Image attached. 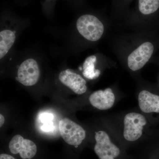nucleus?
Segmentation results:
<instances>
[{"mask_svg": "<svg viewBox=\"0 0 159 159\" xmlns=\"http://www.w3.org/2000/svg\"><path fill=\"white\" fill-rule=\"evenodd\" d=\"M40 74V71L36 61L29 58L24 61L20 66L16 79L23 85L31 86L37 83Z\"/></svg>", "mask_w": 159, "mask_h": 159, "instance_id": "nucleus-5", "label": "nucleus"}, {"mask_svg": "<svg viewBox=\"0 0 159 159\" xmlns=\"http://www.w3.org/2000/svg\"><path fill=\"white\" fill-rule=\"evenodd\" d=\"M60 134L69 145L77 146L85 139V130L80 125L68 118H63L59 122Z\"/></svg>", "mask_w": 159, "mask_h": 159, "instance_id": "nucleus-2", "label": "nucleus"}, {"mask_svg": "<svg viewBox=\"0 0 159 159\" xmlns=\"http://www.w3.org/2000/svg\"><path fill=\"white\" fill-rule=\"evenodd\" d=\"M91 105L100 110H107L112 107L115 97L110 88L99 90L93 92L89 97Z\"/></svg>", "mask_w": 159, "mask_h": 159, "instance_id": "nucleus-9", "label": "nucleus"}, {"mask_svg": "<svg viewBox=\"0 0 159 159\" xmlns=\"http://www.w3.org/2000/svg\"><path fill=\"white\" fill-rule=\"evenodd\" d=\"M96 61L97 57L95 55L89 56L84 61L83 66V74L86 78L95 80L99 77L101 72L99 70L95 69Z\"/></svg>", "mask_w": 159, "mask_h": 159, "instance_id": "nucleus-12", "label": "nucleus"}, {"mask_svg": "<svg viewBox=\"0 0 159 159\" xmlns=\"http://www.w3.org/2000/svg\"><path fill=\"white\" fill-rule=\"evenodd\" d=\"M147 123L144 116L137 113H130L124 119L123 136L126 140L134 142L142 136L143 127Z\"/></svg>", "mask_w": 159, "mask_h": 159, "instance_id": "nucleus-3", "label": "nucleus"}, {"mask_svg": "<svg viewBox=\"0 0 159 159\" xmlns=\"http://www.w3.org/2000/svg\"><path fill=\"white\" fill-rule=\"evenodd\" d=\"M76 26L80 34L90 41H97L100 39L104 31L103 24L93 15L86 14L80 16Z\"/></svg>", "mask_w": 159, "mask_h": 159, "instance_id": "nucleus-1", "label": "nucleus"}, {"mask_svg": "<svg viewBox=\"0 0 159 159\" xmlns=\"http://www.w3.org/2000/svg\"><path fill=\"white\" fill-rule=\"evenodd\" d=\"M9 148L11 153H19L23 159H31L37 152V147L34 142L25 139L19 134L14 136L9 143Z\"/></svg>", "mask_w": 159, "mask_h": 159, "instance_id": "nucleus-7", "label": "nucleus"}, {"mask_svg": "<svg viewBox=\"0 0 159 159\" xmlns=\"http://www.w3.org/2000/svg\"><path fill=\"white\" fill-rule=\"evenodd\" d=\"M16 38L15 33L11 30L5 29L0 32V59L8 53L14 44Z\"/></svg>", "mask_w": 159, "mask_h": 159, "instance_id": "nucleus-11", "label": "nucleus"}, {"mask_svg": "<svg viewBox=\"0 0 159 159\" xmlns=\"http://www.w3.org/2000/svg\"><path fill=\"white\" fill-rule=\"evenodd\" d=\"M138 10L145 16L153 14L159 9V0H138Z\"/></svg>", "mask_w": 159, "mask_h": 159, "instance_id": "nucleus-13", "label": "nucleus"}, {"mask_svg": "<svg viewBox=\"0 0 159 159\" xmlns=\"http://www.w3.org/2000/svg\"><path fill=\"white\" fill-rule=\"evenodd\" d=\"M0 159H15L13 157L6 154H2L0 155Z\"/></svg>", "mask_w": 159, "mask_h": 159, "instance_id": "nucleus-14", "label": "nucleus"}, {"mask_svg": "<svg viewBox=\"0 0 159 159\" xmlns=\"http://www.w3.org/2000/svg\"><path fill=\"white\" fill-rule=\"evenodd\" d=\"M125 1H131V0H125Z\"/></svg>", "mask_w": 159, "mask_h": 159, "instance_id": "nucleus-16", "label": "nucleus"}, {"mask_svg": "<svg viewBox=\"0 0 159 159\" xmlns=\"http://www.w3.org/2000/svg\"><path fill=\"white\" fill-rule=\"evenodd\" d=\"M153 51L154 46L152 43H143L129 56V67L133 71L142 69L150 59Z\"/></svg>", "mask_w": 159, "mask_h": 159, "instance_id": "nucleus-6", "label": "nucleus"}, {"mask_svg": "<svg viewBox=\"0 0 159 159\" xmlns=\"http://www.w3.org/2000/svg\"><path fill=\"white\" fill-rule=\"evenodd\" d=\"M139 107L146 113H159V96L148 91H141L139 96Z\"/></svg>", "mask_w": 159, "mask_h": 159, "instance_id": "nucleus-10", "label": "nucleus"}, {"mask_svg": "<svg viewBox=\"0 0 159 159\" xmlns=\"http://www.w3.org/2000/svg\"><path fill=\"white\" fill-rule=\"evenodd\" d=\"M94 151L99 159H115L120 155L119 148L111 142L108 135L103 131L95 134Z\"/></svg>", "mask_w": 159, "mask_h": 159, "instance_id": "nucleus-4", "label": "nucleus"}, {"mask_svg": "<svg viewBox=\"0 0 159 159\" xmlns=\"http://www.w3.org/2000/svg\"><path fill=\"white\" fill-rule=\"evenodd\" d=\"M5 122V119L4 116L2 114L0 115V126L2 127V126L4 125Z\"/></svg>", "mask_w": 159, "mask_h": 159, "instance_id": "nucleus-15", "label": "nucleus"}, {"mask_svg": "<svg viewBox=\"0 0 159 159\" xmlns=\"http://www.w3.org/2000/svg\"><path fill=\"white\" fill-rule=\"evenodd\" d=\"M58 78L62 84L78 95L84 93L87 89L85 80L70 69L61 71Z\"/></svg>", "mask_w": 159, "mask_h": 159, "instance_id": "nucleus-8", "label": "nucleus"}]
</instances>
